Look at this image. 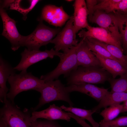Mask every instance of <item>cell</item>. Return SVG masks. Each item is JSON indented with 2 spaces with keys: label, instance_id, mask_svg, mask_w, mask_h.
<instances>
[{
  "label": "cell",
  "instance_id": "6da1fadb",
  "mask_svg": "<svg viewBox=\"0 0 127 127\" xmlns=\"http://www.w3.org/2000/svg\"><path fill=\"white\" fill-rule=\"evenodd\" d=\"M10 88L7 97L13 103L15 97L24 91L33 90L37 91L45 84L43 80L34 76L31 72L22 71L19 74L16 73L10 75L8 79Z\"/></svg>",
  "mask_w": 127,
  "mask_h": 127
},
{
  "label": "cell",
  "instance_id": "7a4b0ae2",
  "mask_svg": "<svg viewBox=\"0 0 127 127\" xmlns=\"http://www.w3.org/2000/svg\"><path fill=\"white\" fill-rule=\"evenodd\" d=\"M110 74L102 67L80 66L72 71L67 78V84H103L111 78Z\"/></svg>",
  "mask_w": 127,
  "mask_h": 127
},
{
  "label": "cell",
  "instance_id": "3957f363",
  "mask_svg": "<svg viewBox=\"0 0 127 127\" xmlns=\"http://www.w3.org/2000/svg\"><path fill=\"white\" fill-rule=\"evenodd\" d=\"M37 91L40 93L41 96L38 104L32 109V112L36 111L46 104L55 101H64L67 103L70 106H73L70 98L69 93L59 80L45 82L44 85Z\"/></svg>",
  "mask_w": 127,
  "mask_h": 127
},
{
  "label": "cell",
  "instance_id": "277c9868",
  "mask_svg": "<svg viewBox=\"0 0 127 127\" xmlns=\"http://www.w3.org/2000/svg\"><path fill=\"white\" fill-rule=\"evenodd\" d=\"M35 30L27 36H22L20 42L21 46H25L29 50H39L41 46L50 43L53 38L61 30L60 28H53L44 24L42 21Z\"/></svg>",
  "mask_w": 127,
  "mask_h": 127
},
{
  "label": "cell",
  "instance_id": "5b68a950",
  "mask_svg": "<svg viewBox=\"0 0 127 127\" xmlns=\"http://www.w3.org/2000/svg\"><path fill=\"white\" fill-rule=\"evenodd\" d=\"M83 40L82 39L77 46L63 51V52L60 57V61L57 67L53 70L45 75H42L40 79L45 82L57 79L62 75L67 78L71 73L78 67L76 50Z\"/></svg>",
  "mask_w": 127,
  "mask_h": 127
},
{
  "label": "cell",
  "instance_id": "8992f818",
  "mask_svg": "<svg viewBox=\"0 0 127 127\" xmlns=\"http://www.w3.org/2000/svg\"><path fill=\"white\" fill-rule=\"evenodd\" d=\"M31 113L27 109L22 110L7 99L0 109V117L8 127H31Z\"/></svg>",
  "mask_w": 127,
  "mask_h": 127
},
{
  "label": "cell",
  "instance_id": "52a82bcc",
  "mask_svg": "<svg viewBox=\"0 0 127 127\" xmlns=\"http://www.w3.org/2000/svg\"><path fill=\"white\" fill-rule=\"evenodd\" d=\"M62 54V53L56 51L53 48L44 51H30L25 48L21 53V58L20 62L14 69L19 71H27V68L34 64L48 57L52 59L55 56L60 57Z\"/></svg>",
  "mask_w": 127,
  "mask_h": 127
},
{
  "label": "cell",
  "instance_id": "ba28073f",
  "mask_svg": "<svg viewBox=\"0 0 127 127\" xmlns=\"http://www.w3.org/2000/svg\"><path fill=\"white\" fill-rule=\"evenodd\" d=\"M73 16H71L64 28L50 43L55 44V50L59 52L77 45L78 40L74 35L73 30Z\"/></svg>",
  "mask_w": 127,
  "mask_h": 127
},
{
  "label": "cell",
  "instance_id": "9c48e42d",
  "mask_svg": "<svg viewBox=\"0 0 127 127\" xmlns=\"http://www.w3.org/2000/svg\"><path fill=\"white\" fill-rule=\"evenodd\" d=\"M87 30L82 29L78 34L80 37L92 38L107 44L115 46L123 51L121 40L108 30L100 27H92L89 25Z\"/></svg>",
  "mask_w": 127,
  "mask_h": 127
},
{
  "label": "cell",
  "instance_id": "30bf717a",
  "mask_svg": "<svg viewBox=\"0 0 127 127\" xmlns=\"http://www.w3.org/2000/svg\"><path fill=\"white\" fill-rule=\"evenodd\" d=\"M0 14L3 24L2 35L10 41L12 49L14 51L16 50L20 47V42L22 35L18 32L16 22L8 16L6 11L1 6Z\"/></svg>",
  "mask_w": 127,
  "mask_h": 127
},
{
  "label": "cell",
  "instance_id": "8fae6325",
  "mask_svg": "<svg viewBox=\"0 0 127 127\" xmlns=\"http://www.w3.org/2000/svg\"><path fill=\"white\" fill-rule=\"evenodd\" d=\"M71 16L64 11L62 6L48 4L43 8L39 21L44 20L49 24L61 27L69 20Z\"/></svg>",
  "mask_w": 127,
  "mask_h": 127
},
{
  "label": "cell",
  "instance_id": "7c38bea8",
  "mask_svg": "<svg viewBox=\"0 0 127 127\" xmlns=\"http://www.w3.org/2000/svg\"><path fill=\"white\" fill-rule=\"evenodd\" d=\"M90 22L97 24L100 27L108 30L122 40L117 20L114 13H107L102 11L95 10Z\"/></svg>",
  "mask_w": 127,
  "mask_h": 127
},
{
  "label": "cell",
  "instance_id": "4fadbf2b",
  "mask_svg": "<svg viewBox=\"0 0 127 127\" xmlns=\"http://www.w3.org/2000/svg\"><path fill=\"white\" fill-rule=\"evenodd\" d=\"M73 30L75 36L80 30L89 25L87 21L88 13L84 0H76L73 4Z\"/></svg>",
  "mask_w": 127,
  "mask_h": 127
},
{
  "label": "cell",
  "instance_id": "5bb4252c",
  "mask_svg": "<svg viewBox=\"0 0 127 127\" xmlns=\"http://www.w3.org/2000/svg\"><path fill=\"white\" fill-rule=\"evenodd\" d=\"M54 104L50 105L47 108L39 111H32L31 113V120L34 121L39 118L54 120L57 119L64 120L69 122L71 118L68 112Z\"/></svg>",
  "mask_w": 127,
  "mask_h": 127
},
{
  "label": "cell",
  "instance_id": "9a60e30c",
  "mask_svg": "<svg viewBox=\"0 0 127 127\" xmlns=\"http://www.w3.org/2000/svg\"><path fill=\"white\" fill-rule=\"evenodd\" d=\"M66 88L69 93L74 91L79 92L87 95L98 101H100L109 92L108 89L100 88L89 83L70 85L66 87Z\"/></svg>",
  "mask_w": 127,
  "mask_h": 127
},
{
  "label": "cell",
  "instance_id": "2e32d148",
  "mask_svg": "<svg viewBox=\"0 0 127 127\" xmlns=\"http://www.w3.org/2000/svg\"><path fill=\"white\" fill-rule=\"evenodd\" d=\"M83 39V41L76 50L78 66L83 67L94 66L102 67L99 59L90 50Z\"/></svg>",
  "mask_w": 127,
  "mask_h": 127
},
{
  "label": "cell",
  "instance_id": "e0dca14e",
  "mask_svg": "<svg viewBox=\"0 0 127 127\" xmlns=\"http://www.w3.org/2000/svg\"><path fill=\"white\" fill-rule=\"evenodd\" d=\"M16 70L1 56L0 57V100L4 104L7 101L8 89L6 83L9 76L15 73Z\"/></svg>",
  "mask_w": 127,
  "mask_h": 127
},
{
  "label": "cell",
  "instance_id": "ac0fdd59",
  "mask_svg": "<svg viewBox=\"0 0 127 127\" xmlns=\"http://www.w3.org/2000/svg\"><path fill=\"white\" fill-rule=\"evenodd\" d=\"M93 52L99 60L102 67L111 74L113 78L127 73V65L125 64Z\"/></svg>",
  "mask_w": 127,
  "mask_h": 127
},
{
  "label": "cell",
  "instance_id": "d6986e66",
  "mask_svg": "<svg viewBox=\"0 0 127 127\" xmlns=\"http://www.w3.org/2000/svg\"><path fill=\"white\" fill-rule=\"evenodd\" d=\"M127 100V92H109L101 99L99 104L92 110L94 113L98 112L101 108L120 104Z\"/></svg>",
  "mask_w": 127,
  "mask_h": 127
},
{
  "label": "cell",
  "instance_id": "ffe728a7",
  "mask_svg": "<svg viewBox=\"0 0 127 127\" xmlns=\"http://www.w3.org/2000/svg\"><path fill=\"white\" fill-rule=\"evenodd\" d=\"M64 110L72 113L83 119L88 121L92 127H99V124L94 120L92 116L94 113L92 109L87 110L73 107H67L64 105L60 107Z\"/></svg>",
  "mask_w": 127,
  "mask_h": 127
},
{
  "label": "cell",
  "instance_id": "44dd1931",
  "mask_svg": "<svg viewBox=\"0 0 127 127\" xmlns=\"http://www.w3.org/2000/svg\"><path fill=\"white\" fill-rule=\"evenodd\" d=\"M87 38L90 42L99 45L104 48L114 57L127 65V55L123 54V51L115 46L106 44L93 38Z\"/></svg>",
  "mask_w": 127,
  "mask_h": 127
},
{
  "label": "cell",
  "instance_id": "7402d4cb",
  "mask_svg": "<svg viewBox=\"0 0 127 127\" xmlns=\"http://www.w3.org/2000/svg\"><path fill=\"white\" fill-rule=\"evenodd\" d=\"M121 0H99V2L94 7V11L99 10L107 13L114 12L116 11H120Z\"/></svg>",
  "mask_w": 127,
  "mask_h": 127
},
{
  "label": "cell",
  "instance_id": "603a6c76",
  "mask_svg": "<svg viewBox=\"0 0 127 127\" xmlns=\"http://www.w3.org/2000/svg\"><path fill=\"white\" fill-rule=\"evenodd\" d=\"M117 19L119 30L123 41V46L126 51L127 49V15L119 11L113 12Z\"/></svg>",
  "mask_w": 127,
  "mask_h": 127
},
{
  "label": "cell",
  "instance_id": "cb8c5ba5",
  "mask_svg": "<svg viewBox=\"0 0 127 127\" xmlns=\"http://www.w3.org/2000/svg\"><path fill=\"white\" fill-rule=\"evenodd\" d=\"M108 81L111 88V92H127V73L118 79L111 77Z\"/></svg>",
  "mask_w": 127,
  "mask_h": 127
},
{
  "label": "cell",
  "instance_id": "d4e9b609",
  "mask_svg": "<svg viewBox=\"0 0 127 127\" xmlns=\"http://www.w3.org/2000/svg\"><path fill=\"white\" fill-rule=\"evenodd\" d=\"M123 105L115 104L106 107L100 113V115L103 118V121H108L114 119L120 113H122Z\"/></svg>",
  "mask_w": 127,
  "mask_h": 127
},
{
  "label": "cell",
  "instance_id": "484cf974",
  "mask_svg": "<svg viewBox=\"0 0 127 127\" xmlns=\"http://www.w3.org/2000/svg\"><path fill=\"white\" fill-rule=\"evenodd\" d=\"M83 39H84V40L86 42L89 49L92 52L99 54L105 57L114 60L121 63L124 64L114 57L107 50L102 46L90 42L87 38Z\"/></svg>",
  "mask_w": 127,
  "mask_h": 127
},
{
  "label": "cell",
  "instance_id": "4316f807",
  "mask_svg": "<svg viewBox=\"0 0 127 127\" xmlns=\"http://www.w3.org/2000/svg\"><path fill=\"white\" fill-rule=\"evenodd\" d=\"M107 125L110 127H121L127 126V116H122L108 121H103L99 122Z\"/></svg>",
  "mask_w": 127,
  "mask_h": 127
},
{
  "label": "cell",
  "instance_id": "83f0119b",
  "mask_svg": "<svg viewBox=\"0 0 127 127\" xmlns=\"http://www.w3.org/2000/svg\"><path fill=\"white\" fill-rule=\"evenodd\" d=\"M31 127H61L54 120L37 119L31 121Z\"/></svg>",
  "mask_w": 127,
  "mask_h": 127
},
{
  "label": "cell",
  "instance_id": "f1b7e54d",
  "mask_svg": "<svg viewBox=\"0 0 127 127\" xmlns=\"http://www.w3.org/2000/svg\"><path fill=\"white\" fill-rule=\"evenodd\" d=\"M86 2L87 7L88 13V17L89 20L90 22L94 12V7L98 3L99 0H87Z\"/></svg>",
  "mask_w": 127,
  "mask_h": 127
},
{
  "label": "cell",
  "instance_id": "f546056e",
  "mask_svg": "<svg viewBox=\"0 0 127 127\" xmlns=\"http://www.w3.org/2000/svg\"><path fill=\"white\" fill-rule=\"evenodd\" d=\"M70 117L75 119L79 124H80L83 127H91L87 124L84 120V119L79 117L73 114L68 112Z\"/></svg>",
  "mask_w": 127,
  "mask_h": 127
},
{
  "label": "cell",
  "instance_id": "4dcf8cb0",
  "mask_svg": "<svg viewBox=\"0 0 127 127\" xmlns=\"http://www.w3.org/2000/svg\"><path fill=\"white\" fill-rule=\"evenodd\" d=\"M123 109L122 113L127 112V100L123 102Z\"/></svg>",
  "mask_w": 127,
  "mask_h": 127
},
{
  "label": "cell",
  "instance_id": "1f68e13d",
  "mask_svg": "<svg viewBox=\"0 0 127 127\" xmlns=\"http://www.w3.org/2000/svg\"><path fill=\"white\" fill-rule=\"evenodd\" d=\"M0 127H8L3 119L0 117Z\"/></svg>",
  "mask_w": 127,
  "mask_h": 127
},
{
  "label": "cell",
  "instance_id": "d6a6232c",
  "mask_svg": "<svg viewBox=\"0 0 127 127\" xmlns=\"http://www.w3.org/2000/svg\"><path fill=\"white\" fill-rule=\"evenodd\" d=\"M99 126L100 127H110L107 125L103 124L100 123H99Z\"/></svg>",
  "mask_w": 127,
  "mask_h": 127
},
{
  "label": "cell",
  "instance_id": "836d02e7",
  "mask_svg": "<svg viewBox=\"0 0 127 127\" xmlns=\"http://www.w3.org/2000/svg\"><path fill=\"white\" fill-rule=\"evenodd\" d=\"M123 12V14L127 15V9L123 12Z\"/></svg>",
  "mask_w": 127,
  "mask_h": 127
},
{
  "label": "cell",
  "instance_id": "e575fe53",
  "mask_svg": "<svg viewBox=\"0 0 127 127\" xmlns=\"http://www.w3.org/2000/svg\"><path fill=\"white\" fill-rule=\"evenodd\" d=\"M65 1H67V2H72V1H73V0H66Z\"/></svg>",
  "mask_w": 127,
  "mask_h": 127
},
{
  "label": "cell",
  "instance_id": "d590c367",
  "mask_svg": "<svg viewBox=\"0 0 127 127\" xmlns=\"http://www.w3.org/2000/svg\"><path fill=\"white\" fill-rule=\"evenodd\" d=\"M126 53L127 54V49L125 51Z\"/></svg>",
  "mask_w": 127,
  "mask_h": 127
}]
</instances>
